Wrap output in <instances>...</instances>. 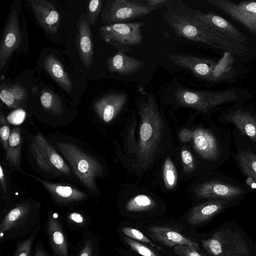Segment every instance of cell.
Segmentation results:
<instances>
[{"instance_id":"1","label":"cell","mask_w":256,"mask_h":256,"mask_svg":"<svg viewBox=\"0 0 256 256\" xmlns=\"http://www.w3.org/2000/svg\"><path fill=\"white\" fill-rule=\"evenodd\" d=\"M165 8L163 19L177 36L238 56L248 52L245 45L217 32L198 19L182 0H172Z\"/></svg>"},{"instance_id":"2","label":"cell","mask_w":256,"mask_h":256,"mask_svg":"<svg viewBox=\"0 0 256 256\" xmlns=\"http://www.w3.org/2000/svg\"><path fill=\"white\" fill-rule=\"evenodd\" d=\"M47 138L68 164L80 185L90 196L100 195L98 180L105 174L100 158L77 138L56 133L48 134Z\"/></svg>"},{"instance_id":"3","label":"cell","mask_w":256,"mask_h":256,"mask_svg":"<svg viewBox=\"0 0 256 256\" xmlns=\"http://www.w3.org/2000/svg\"><path fill=\"white\" fill-rule=\"evenodd\" d=\"M34 132L25 130L28 160L31 168L46 180L60 179L80 184L68 164L34 124Z\"/></svg>"},{"instance_id":"4","label":"cell","mask_w":256,"mask_h":256,"mask_svg":"<svg viewBox=\"0 0 256 256\" xmlns=\"http://www.w3.org/2000/svg\"><path fill=\"white\" fill-rule=\"evenodd\" d=\"M138 110L140 122L136 154L139 162L146 168L154 160L158 145L162 140L164 121L152 94H149L144 100H140L138 103Z\"/></svg>"},{"instance_id":"5","label":"cell","mask_w":256,"mask_h":256,"mask_svg":"<svg viewBox=\"0 0 256 256\" xmlns=\"http://www.w3.org/2000/svg\"><path fill=\"white\" fill-rule=\"evenodd\" d=\"M41 204L32 198L22 200L9 210L0 224V240L22 236L40 223Z\"/></svg>"},{"instance_id":"6","label":"cell","mask_w":256,"mask_h":256,"mask_svg":"<svg viewBox=\"0 0 256 256\" xmlns=\"http://www.w3.org/2000/svg\"><path fill=\"white\" fill-rule=\"evenodd\" d=\"M240 90L231 88L223 90H192L180 88L174 92L177 103L206 112L218 106L236 101Z\"/></svg>"},{"instance_id":"7","label":"cell","mask_w":256,"mask_h":256,"mask_svg":"<svg viewBox=\"0 0 256 256\" xmlns=\"http://www.w3.org/2000/svg\"><path fill=\"white\" fill-rule=\"evenodd\" d=\"M202 244L211 256H248V244L236 231L222 228L214 232L210 238L202 240Z\"/></svg>"},{"instance_id":"8","label":"cell","mask_w":256,"mask_h":256,"mask_svg":"<svg viewBox=\"0 0 256 256\" xmlns=\"http://www.w3.org/2000/svg\"><path fill=\"white\" fill-rule=\"evenodd\" d=\"M145 24L144 22L106 24L99 28V34L103 41L118 52H124L131 50L132 46L142 42L141 28Z\"/></svg>"},{"instance_id":"9","label":"cell","mask_w":256,"mask_h":256,"mask_svg":"<svg viewBox=\"0 0 256 256\" xmlns=\"http://www.w3.org/2000/svg\"><path fill=\"white\" fill-rule=\"evenodd\" d=\"M20 173L40 183L54 204L60 208H72L78 206L88 200L90 196L87 192L82 190L74 184L68 182H55L23 170Z\"/></svg>"},{"instance_id":"10","label":"cell","mask_w":256,"mask_h":256,"mask_svg":"<svg viewBox=\"0 0 256 256\" xmlns=\"http://www.w3.org/2000/svg\"><path fill=\"white\" fill-rule=\"evenodd\" d=\"M152 12L142 0H110L106 4L101 16L102 22L108 25L138 18Z\"/></svg>"},{"instance_id":"11","label":"cell","mask_w":256,"mask_h":256,"mask_svg":"<svg viewBox=\"0 0 256 256\" xmlns=\"http://www.w3.org/2000/svg\"><path fill=\"white\" fill-rule=\"evenodd\" d=\"M206 2L241 24L256 38V1L206 0Z\"/></svg>"},{"instance_id":"12","label":"cell","mask_w":256,"mask_h":256,"mask_svg":"<svg viewBox=\"0 0 256 256\" xmlns=\"http://www.w3.org/2000/svg\"><path fill=\"white\" fill-rule=\"evenodd\" d=\"M22 42V34L19 23L18 7L11 8L6 24L0 46V70L5 66L12 52Z\"/></svg>"},{"instance_id":"13","label":"cell","mask_w":256,"mask_h":256,"mask_svg":"<svg viewBox=\"0 0 256 256\" xmlns=\"http://www.w3.org/2000/svg\"><path fill=\"white\" fill-rule=\"evenodd\" d=\"M90 24L86 14H82L78 20V34L75 42L82 64L90 68L94 62V44L90 30Z\"/></svg>"},{"instance_id":"14","label":"cell","mask_w":256,"mask_h":256,"mask_svg":"<svg viewBox=\"0 0 256 256\" xmlns=\"http://www.w3.org/2000/svg\"><path fill=\"white\" fill-rule=\"evenodd\" d=\"M46 230L51 248L55 256H69L68 240L60 216L48 212Z\"/></svg>"},{"instance_id":"15","label":"cell","mask_w":256,"mask_h":256,"mask_svg":"<svg viewBox=\"0 0 256 256\" xmlns=\"http://www.w3.org/2000/svg\"><path fill=\"white\" fill-rule=\"evenodd\" d=\"M170 59L176 65L190 70L196 76L210 81L216 62L194 56L173 54Z\"/></svg>"},{"instance_id":"16","label":"cell","mask_w":256,"mask_h":256,"mask_svg":"<svg viewBox=\"0 0 256 256\" xmlns=\"http://www.w3.org/2000/svg\"><path fill=\"white\" fill-rule=\"evenodd\" d=\"M192 10L198 19L214 30L244 45L246 43V36L226 20L214 13H204L192 8Z\"/></svg>"},{"instance_id":"17","label":"cell","mask_w":256,"mask_h":256,"mask_svg":"<svg viewBox=\"0 0 256 256\" xmlns=\"http://www.w3.org/2000/svg\"><path fill=\"white\" fill-rule=\"evenodd\" d=\"M29 4L40 26L50 34L57 32L60 16L54 4L46 0H29Z\"/></svg>"},{"instance_id":"18","label":"cell","mask_w":256,"mask_h":256,"mask_svg":"<svg viewBox=\"0 0 256 256\" xmlns=\"http://www.w3.org/2000/svg\"><path fill=\"white\" fill-rule=\"evenodd\" d=\"M128 96L125 93H110L96 100L94 104V108L103 122H110L120 112Z\"/></svg>"},{"instance_id":"19","label":"cell","mask_w":256,"mask_h":256,"mask_svg":"<svg viewBox=\"0 0 256 256\" xmlns=\"http://www.w3.org/2000/svg\"><path fill=\"white\" fill-rule=\"evenodd\" d=\"M40 104L43 110L52 118L53 128L62 126L72 120L64 116L65 110L58 96L48 88H43L40 95Z\"/></svg>"},{"instance_id":"20","label":"cell","mask_w":256,"mask_h":256,"mask_svg":"<svg viewBox=\"0 0 256 256\" xmlns=\"http://www.w3.org/2000/svg\"><path fill=\"white\" fill-rule=\"evenodd\" d=\"M244 193V190L224 182L212 181L201 184L196 190L201 198H236Z\"/></svg>"},{"instance_id":"21","label":"cell","mask_w":256,"mask_h":256,"mask_svg":"<svg viewBox=\"0 0 256 256\" xmlns=\"http://www.w3.org/2000/svg\"><path fill=\"white\" fill-rule=\"evenodd\" d=\"M148 234L152 239L165 246L171 248L178 245H186L200 248L196 242L168 226H152L148 228Z\"/></svg>"},{"instance_id":"22","label":"cell","mask_w":256,"mask_h":256,"mask_svg":"<svg viewBox=\"0 0 256 256\" xmlns=\"http://www.w3.org/2000/svg\"><path fill=\"white\" fill-rule=\"evenodd\" d=\"M193 145L195 150L204 159L216 160L220 148L215 137L208 130L199 128L193 132Z\"/></svg>"},{"instance_id":"23","label":"cell","mask_w":256,"mask_h":256,"mask_svg":"<svg viewBox=\"0 0 256 256\" xmlns=\"http://www.w3.org/2000/svg\"><path fill=\"white\" fill-rule=\"evenodd\" d=\"M22 132L20 125L14 126L8 140L4 161L12 172H21L22 171L21 166V151L23 143Z\"/></svg>"},{"instance_id":"24","label":"cell","mask_w":256,"mask_h":256,"mask_svg":"<svg viewBox=\"0 0 256 256\" xmlns=\"http://www.w3.org/2000/svg\"><path fill=\"white\" fill-rule=\"evenodd\" d=\"M227 204L226 201L221 200H210L199 204L189 212L188 222L192 226L204 223L223 210Z\"/></svg>"},{"instance_id":"25","label":"cell","mask_w":256,"mask_h":256,"mask_svg":"<svg viewBox=\"0 0 256 256\" xmlns=\"http://www.w3.org/2000/svg\"><path fill=\"white\" fill-rule=\"evenodd\" d=\"M106 64L110 72L117 73L122 76H129L142 68L144 62L140 60L128 56L123 52H118L107 59Z\"/></svg>"},{"instance_id":"26","label":"cell","mask_w":256,"mask_h":256,"mask_svg":"<svg viewBox=\"0 0 256 256\" xmlns=\"http://www.w3.org/2000/svg\"><path fill=\"white\" fill-rule=\"evenodd\" d=\"M43 62L44 68L49 75L64 90L70 94L72 90V82L55 55L48 54L44 58Z\"/></svg>"},{"instance_id":"27","label":"cell","mask_w":256,"mask_h":256,"mask_svg":"<svg viewBox=\"0 0 256 256\" xmlns=\"http://www.w3.org/2000/svg\"><path fill=\"white\" fill-rule=\"evenodd\" d=\"M224 119L233 123L243 134L256 142V118L250 114L237 109L226 115Z\"/></svg>"},{"instance_id":"28","label":"cell","mask_w":256,"mask_h":256,"mask_svg":"<svg viewBox=\"0 0 256 256\" xmlns=\"http://www.w3.org/2000/svg\"><path fill=\"white\" fill-rule=\"evenodd\" d=\"M27 97L24 87L14 84L10 87L2 86L0 88V98L10 108H20L24 106Z\"/></svg>"},{"instance_id":"29","label":"cell","mask_w":256,"mask_h":256,"mask_svg":"<svg viewBox=\"0 0 256 256\" xmlns=\"http://www.w3.org/2000/svg\"><path fill=\"white\" fill-rule=\"evenodd\" d=\"M234 54L224 52L222 56L216 62L210 81L220 82L228 78L234 72Z\"/></svg>"},{"instance_id":"30","label":"cell","mask_w":256,"mask_h":256,"mask_svg":"<svg viewBox=\"0 0 256 256\" xmlns=\"http://www.w3.org/2000/svg\"><path fill=\"white\" fill-rule=\"evenodd\" d=\"M156 205L155 202L150 196L138 194L131 198L126 204V210L131 212H138L150 210Z\"/></svg>"},{"instance_id":"31","label":"cell","mask_w":256,"mask_h":256,"mask_svg":"<svg viewBox=\"0 0 256 256\" xmlns=\"http://www.w3.org/2000/svg\"><path fill=\"white\" fill-rule=\"evenodd\" d=\"M237 159L244 173L256 180V155L250 151H244L238 154Z\"/></svg>"},{"instance_id":"32","label":"cell","mask_w":256,"mask_h":256,"mask_svg":"<svg viewBox=\"0 0 256 256\" xmlns=\"http://www.w3.org/2000/svg\"><path fill=\"white\" fill-rule=\"evenodd\" d=\"M12 173L5 161L0 164V196L6 205L11 203L10 192V175Z\"/></svg>"},{"instance_id":"33","label":"cell","mask_w":256,"mask_h":256,"mask_svg":"<svg viewBox=\"0 0 256 256\" xmlns=\"http://www.w3.org/2000/svg\"><path fill=\"white\" fill-rule=\"evenodd\" d=\"M40 228V224L38 223L28 237L18 244L14 256H30L34 242Z\"/></svg>"},{"instance_id":"34","label":"cell","mask_w":256,"mask_h":256,"mask_svg":"<svg viewBox=\"0 0 256 256\" xmlns=\"http://www.w3.org/2000/svg\"><path fill=\"white\" fill-rule=\"evenodd\" d=\"M164 179L168 189H172L176 186L178 180L177 172L174 164L170 158H167L164 161Z\"/></svg>"},{"instance_id":"35","label":"cell","mask_w":256,"mask_h":256,"mask_svg":"<svg viewBox=\"0 0 256 256\" xmlns=\"http://www.w3.org/2000/svg\"><path fill=\"white\" fill-rule=\"evenodd\" d=\"M96 244L94 236H87L82 243L76 256H96Z\"/></svg>"},{"instance_id":"36","label":"cell","mask_w":256,"mask_h":256,"mask_svg":"<svg viewBox=\"0 0 256 256\" xmlns=\"http://www.w3.org/2000/svg\"><path fill=\"white\" fill-rule=\"evenodd\" d=\"M10 125L5 118L4 114L0 112V138L4 150L6 151L11 133Z\"/></svg>"},{"instance_id":"37","label":"cell","mask_w":256,"mask_h":256,"mask_svg":"<svg viewBox=\"0 0 256 256\" xmlns=\"http://www.w3.org/2000/svg\"><path fill=\"white\" fill-rule=\"evenodd\" d=\"M103 0H92L88 2L87 16L90 25H94L100 14Z\"/></svg>"},{"instance_id":"38","label":"cell","mask_w":256,"mask_h":256,"mask_svg":"<svg viewBox=\"0 0 256 256\" xmlns=\"http://www.w3.org/2000/svg\"><path fill=\"white\" fill-rule=\"evenodd\" d=\"M67 222L70 225L76 228L84 227L86 224H88V220L86 216L78 210H70L66 214Z\"/></svg>"},{"instance_id":"39","label":"cell","mask_w":256,"mask_h":256,"mask_svg":"<svg viewBox=\"0 0 256 256\" xmlns=\"http://www.w3.org/2000/svg\"><path fill=\"white\" fill-rule=\"evenodd\" d=\"M124 240L132 250L142 256H158L150 248L133 239L124 236Z\"/></svg>"},{"instance_id":"40","label":"cell","mask_w":256,"mask_h":256,"mask_svg":"<svg viewBox=\"0 0 256 256\" xmlns=\"http://www.w3.org/2000/svg\"><path fill=\"white\" fill-rule=\"evenodd\" d=\"M200 250L196 246L186 245L176 246L173 248L174 253L178 256H205Z\"/></svg>"},{"instance_id":"41","label":"cell","mask_w":256,"mask_h":256,"mask_svg":"<svg viewBox=\"0 0 256 256\" xmlns=\"http://www.w3.org/2000/svg\"><path fill=\"white\" fill-rule=\"evenodd\" d=\"M122 230L123 234L132 239L150 244L152 246H156L142 232L134 228L124 227Z\"/></svg>"},{"instance_id":"42","label":"cell","mask_w":256,"mask_h":256,"mask_svg":"<svg viewBox=\"0 0 256 256\" xmlns=\"http://www.w3.org/2000/svg\"><path fill=\"white\" fill-rule=\"evenodd\" d=\"M142 1L153 11L163 7H166L171 3L172 0H142Z\"/></svg>"},{"instance_id":"43","label":"cell","mask_w":256,"mask_h":256,"mask_svg":"<svg viewBox=\"0 0 256 256\" xmlns=\"http://www.w3.org/2000/svg\"><path fill=\"white\" fill-rule=\"evenodd\" d=\"M25 116V112L22 109H18L12 112L8 118L14 124H19L18 122H22Z\"/></svg>"},{"instance_id":"44","label":"cell","mask_w":256,"mask_h":256,"mask_svg":"<svg viewBox=\"0 0 256 256\" xmlns=\"http://www.w3.org/2000/svg\"><path fill=\"white\" fill-rule=\"evenodd\" d=\"M181 158L182 162L186 166H190L194 164V158L191 152L186 149L181 152Z\"/></svg>"},{"instance_id":"45","label":"cell","mask_w":256,"mask_h":256,"mask_svg":"<svg viewBox=\"0 0 256 256\" xmlns=\"http://www.w3.org/2000/svg\"><path fill=\"white\" fill-rule=\"evenodd\" d=\"M178 137L182 142H188L193 137V132L188 129H183L180 131Z\"/></svg>"},{"instance_id":"46","label":"cell","mask_w":256,"mask_h":256,"mask_svg":"<svg viewBox=\"0 0 256 256\" xmlns=\"http://www.w3.org/2000/svg\"><path fill=\"white\" fill-rule=\"evenodd\" d=\"M34 256H48L40 242L37 243Z\"/></svg>"},{"instance_id":"47","label":"cell","mask_w":256,"mask_h":256,"mask_svg":"<svg viewBox=\"0 0 256 256\" xmlns=\"http://www.w3.org/2000/svg\"></svg>"}]
</instances>
